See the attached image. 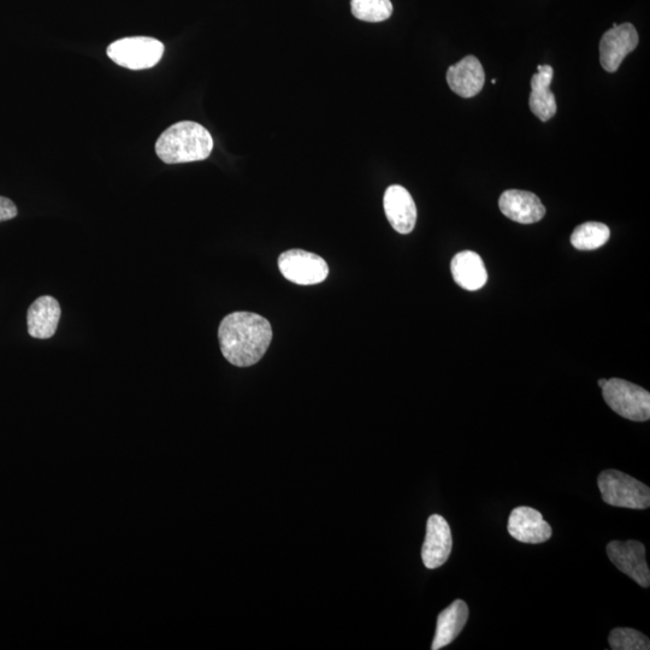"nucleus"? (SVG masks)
<instances>
[{
  "instance_id": "1",
  "label": "nucleus",
  "mask_w": 650,
  "mask_h": 650,
  "mask_svg": "<svg viewBox=\"0 0 650 650\" xmlns=\"http://www.w3.org/2000/svg\"><path fill=\"white\" fill-rule=\"evenodd\" d=\"M271 340L273 328L268 319L256 313H230L218 328L223 357L239 368L257 364L267 353Z\"/></svg>"
},
{
  "instance_id": "2",
  "label": "nucleus",
  "mask_w": 650,
  "mask_h": 650,
  "mask_svg": "<svg viewBox=\"0 0 650 650\" xmlns=\"http://www.w3.org/2000/svg\"><path fill=\"white\" fill-rule=\"evenodd\" d=\"M212 149L214 140L209 130L191 121L174 124L165 130L156 144L157 156L167 164L205 161Z\"/></svg>"
},
{
  "instance_id": "3",
  "label": "nucleus",
  "mask_w": 650,
  "mask_h": 650,
  "mask_svg": "<svg viewBox=\"0 0 650 650\" xmlns=\"http://www.w3.org/2000/svg\"><path fill=\"white\" fill-rule=\"evenodd\" d=\"M598 486L607 505L630 510H646L650 506L649 487L622 471H602Z\"/></svg>"
},
{
  "instance_id": "4",
  "label": "nucleus",
  "mask_w": 650,
  "mask_h": 650,
  "mask_svg": "<svg viewBox=\"0 0 650 650\" xmlns=\"http://www.w3.org/2000/svg\"><path fill=\"white\" fill-rule=\"evenodd\" d=\"M606 404L629 421L646 422L650 418V394L629 381L612 378L602 388Z\"/></svg>"
},
{
  "instance_id": "5",
  "label": "nucleus",
  "mask_w": 650,
  "mask_h": 650,
  "mask_svg": "<svg viewBox=\"0 0 650 650\" xmlns=\"http://www.w3.org/2000/svg\"><path fill=\"white\" fill-rule=\"evenodd\" d=\"M109 58L123 68L145 70L155 67L161 61L164 45L149 37L124 38L108 47Z\"/></svg>"
},
{
  "instance_id": "6",
  "label": "nucleus",
  "mask_w": 650,
  "mask_h": 650,
  "mask_svg": "<svg viewBox=\"0 0 650 650\" xmlns=\"http://www.w3.org/2000/svg\"><path fill=\"white\" fill-rule=\"evenodd\" d=\"M279 268L288 281L300 286L318 285L327 280L329 274L328 264L322 257L303 250L282 253Z\"/></svg>"
},
{
  "instance_id": "7",
  "label": "nucleus",
  "mask_w": 650,
  "mask_h": 650,
  "mask_svg": "<svg viewBox=\"0 0 650 650\" xmlns=\"http://www.w3.org/2000/svg\"><path fill=\"white\" fill-rule=\"evenodd\" d=\"M606 552L619 571L625 573L642 588H649L650 571L646 560V547L642 542L612 541L608 543Z\"/></svg>"
},
{
  "instance_id": "8",
  "label": "nucleus",
  "mask_w": 650,
  "mask_h": 650,
  "mask_svg": "<svg viewBox=\"0 0 650 650\" xmlns=\"http://www.w3.org/2000/svg\"><path fill=\"white\" fill-rule=\"evenodd\" d=\"M638 33L631 23L617 25L604 34L600 43V62L608 73H616L624 58L638 45Z\"/></svg>"
},
{
  "instance_id": "9",
  "label": "nucleus",
  "mask_w": 650,
  "mask_h": 650,
  "mask_svg": "<svg viewBox=\"0 0 650 650\" xmlns=\"http://www.w3.org/2000/svg\"><path fill=\"white\" fill-rule=\"evenodd\" d=\"M453 539L451 527L447 520L439 514H433L428 519L427 535L422 547L423 564L429 570L446 563L452 553Z\"/></svg>"
},
{
  "instance_id": "10",
  "label": "nucleus",
  "mask_w": 650,
  "mask_h": 650,
  "mask_svg": "<svg viewBox=\"0 0 650 650\" xmlns=\"http://www.w3.org/2000/svg\"><path fill=\"white\" fill-rule=\"evenodd\" d=\"M508 534L523 543H543L551 539L552 528L539 511L527 506L514 508L508 518Z\"/></svg>"
},
{
  "instance_id": "11",
  "label": "nucleus",
  "mask_w": 650,
  "mask_h": 650,
  "mask_svg": "<svg viewBox=\"0 0 650 650\" xmlns=\"http://www.w3.org/2000/svg\"><path fill=\"white\" fill-rule=\"evenodd\" d=\"M384 212L393 229L400 234H410L417 222L415 200L406 188L390 186L383 198Z\"/></svg>"
},
{
  "instance_id": "12",
  "label": "nucleus",
  "mask_w": 650,
  "mask_h": 650,
  "mask_svg": "<svg viewBox=\"0 0 650 650\" xmlns=\"http://www.w3.org/2000/svg\"><path fill=\"white\" fill-rule=\"evenodd\" d=\"M499 208L507 218L520 224L540 222L546 215L545 205L536 194L519 189L502 193Z\"/></svg>"
},
{
  "instance_id": "13",
  "label": "nucleus",
  "mask_w": 650,
  "mask_h": 650,
  "mask_svg": "<svg viewBox=\"0 0 650 650\" xmlns=\"http://www.w3.org/2000/svg\"><path fill=\"white\" fill-rule=\"evenodd\" d=\"M486 81L482 64L475 56H468L449 67L447 82L449 88L458 96L472 98L482 91Z\"/></svg>"
},
{
  "instance_id": "14",
  "label": "nucleus",
  "mask_w": 650,
  "mask_h": 650,
  "mask_svg": "<svg viewBox=\"0 0 650 650\" xmlns=\"http://www.w3.org/2000/svg\"><path fill=\"white\" fill-rule=\"evenodd\" d=\"M62 310L57 299L44 295L27 312L28 333L34 339L47 340L56 334Z\"/></svg>"
},
{
  "instance_id": "15",
  "label": "nucleus",
  "mask_w": 650,
  "mask_h": 650,
  "mask_svg": "<svg viewBox=\"0 0 650 650\" xmlns=\"http://www.w3.org/2000/svg\"><path fill=\"white\" fill-rule=\"evenodd\" d=\"M551 65H539L537 73L531 79V94L529 98L530 110L542 122L551 120L557 114V100L551 91L553 80Z\"/></svg>"
},
{
  "instance_id": "16",
  "label": "nucleus",
  "mask_w": 650,
  "mask_h": 650,
  "mask_svg": "<svg viewBox=\"0 0 650 650\" xmlns=\"http://www.w3.org/2000/svg\"><path fill=\"white\" fill-rule=\"evenodd\" d=\"M451 271L455 283L466 291H478L488 281L482 258L472 251L460 252L454 256Z\"/></svg>"
},
{
  "instance_id": "17",
  "label": "nucleus",
  "mask_w": 650,
  "mask_h": 650,
  "mask_svg": "<svg viewBox=\"0 0 650 650\" xmlns=\"http://www.w3.org/2000/svg\"><path fill=\"white\" fill-rule=\"evenodd\" d=\"M468 619L469 607L466 602L455 600L437 618L436 632L431 649L439 650L451 644L463 631Z\"/></svg>"
},
{
  "instance_id": "18",
  "label": "nucleus",
  "mask_w": 650,
  "mask_h": 650,
  "mask_svg": "<svg viewBox=\"0 0 650 650\" xmlns=\"http://www.w3.org/2000/svg\"><path fill=\"white\" fill-rule=\"evenodd\" d=\"M610 228L604 223L587 222L581 224L571 235V244L577 250L592 251L607 244L610 240Z\"/></svg>"
},
{
  "instance_id": "19",
  "label": "nucleus",
  "mask_w": 650,
  "mask_h": 650,
  "mask_svg": "<svg viewBox=\"0 0 650 650\" xmlns=\"http://www.w3.org/2000/svg\"><path fill=\"white\" fill-rule=\"evenodd\" d=\"M351 10L356 19L377 23L392 16L393 4L390 0H351Z\"/></svg>"
},
{
  "instance_id": "20",
  "label": "nucleus",
  "mask_w": 650,
  "mask_h": 650,
  "mask_svg": "<svg viewBox=\"0 0 650 650\" xmlns=\"http://www.w3.org/2000/svg\"><path fill=\"white\" fill-rule=\"evenodd\" d=\"M613 650H649V638L642 632L630 628H617L608 637Z\"/></svg>"
},
{
  "instance_id": "21",
  "label": "nucleus",
  "mask_w": 650,
  "mask_h": 650,
  "mask_svg": "<svg viewBox=\"0 0 650 650\" xmlns=\"http://www.w3.org/2000/svg\"><path fill=\"white\" fill-rule=\"evenodd\" d=\"M16 216V205L10 199L0 197V222L13 220Z\"/></svg>"
},
{
  "instance_id": "22",
  "label": "nucleus",
  "mask_w": 650,
  "mask_h": 650,
  "mask_svg": "<svg viewBox=\"0 0 650 650\" xmlns=\"http://www.w3.org/2000/svg\"><path fill=\"white\" fill-rule=\"evenodd\" d=\"M606 383H607V380H600V381L598 382L599 387H600L601 389L605 387V384H606Z\"/></svg>"
},
{
  "instance_id": "23",
  "label": "nucleus",
  "mask_w": 650,
  "mask_h": 650,
  "mask_svg": "<svg viewBox=\"0 0 650 650\" xmlns=\"http://www.w3.org/2000/svg\"><path fill=\"white\" fill-rule=\"evenodd\" d=\"M492 84H493V85H496V79H494V80L492 81Z\"/></svg>"
}]
</instances>
